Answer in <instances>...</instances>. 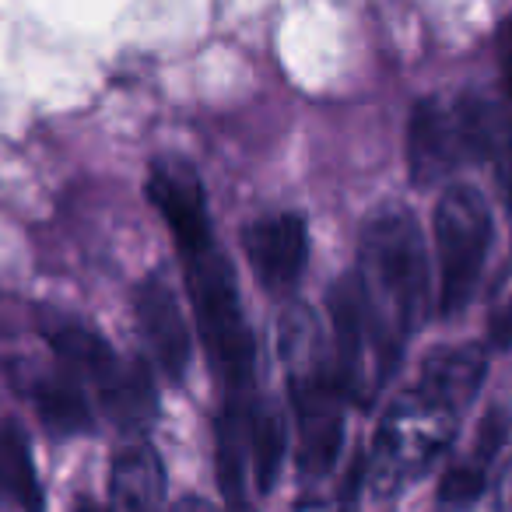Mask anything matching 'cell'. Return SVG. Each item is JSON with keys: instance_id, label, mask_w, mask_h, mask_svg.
Wrapping results in <instances>:
<instances>
[{"instance_id": "cell-9", "label": "cell", "mask_w": 512, "mask_h": 512, "mask_svg": "<svg viewBox=\"0 0 512 512\" xmlns=\"http://www.w3.org/2000/svg\"><path fill=\"white\" fill-rule=\"evenodd\" d=\"M134 316H137V327L144 330V341H148L155 362L172 379L183 376L193 358V337H190V323L183 316V306H179V295L172 288V281L165 278V271H151L137 285Z\"/></svg>"}, {"instance_id": "cell-7", "label": "cell", "mask_w": 512, "mask_h": 512, "mask_svg": "<svg viewBox=\"0 0 512 512\" xmlns=\"http://www.w3.org/2000/svg\"><path fill=\"white\" fill-rule=\"evenodd\" d=\"M148 200L165 218L172 239L183 253L204 249L211 239V221H207V197L200 172L183 155H158L148 165Z\"/></svg>"}, {"instance_id": "cell-23", "label": "cell", "mask_w": 512, "mask_h": 512, "mask_svg": "<svg viewBox=\"0 0 512 512\" xmlns=\"http://www.w3.org/2000/svg\"><path fill=\"white\" fill-rule=\"evenodd\" d=\"M228 512H256V509H253V505H249V502H242V505H232V509H228Z\"/></svg>"}, {"instance_id": "cell-18", "label": "cell", "mask_w": 512, "mask_h": 512, "mask_svg": "<svg viewBox=\"0 0 512 512\" xmlns=\"http://www.w3.org/2000/svg\"><path fill=\"white\" fill-rule=\"evenodd\" d=\"M488 337L495 348H512V288H505L488 313Z\"/></svg>"}, {"instance_id": "cell-3", "label": "cell", "mask_w": 512, "mask_h": 512, "mask_svg": "<svg viewBox=\"0 0 512 512\" xmlns=\"http://www.w3.org/2000/svg\"><path fill=\"white\" fill-rule=\"evenodd\" d=\"M183 267L200 327V348L211 362V372L225 386V397L249 393L256 376V337L242 316L239 285L228 256L207 242L204 249L183 253Z\"/></svg>"}, {"instance_id": "cell-16", "label": "cell", "mask_w": 512, "mask_h": 512, "mask_svg": "<svg viewBox=\"0 0 512 512\" xmlns=\"http://www.w3.org/2000/svg\"><path fill=\"white\" fill-rule=\"evenodd\" d=\"M288 453V418L278 400H253L249 414V477L260 495H271Z\"/></svg>"}, {"instance_id": "cell-15", "label": "cell", "mask_w": 512, "mask_h": 512, "mask_svg": "<svg viewBox=\"0 0 512 512\" xmlns=\"http://www.w3.org/2000/svg\"><path fill=\"white\" fill-rule=\"evenodd\" d=\"M29 400L36 407L39 421L50 428L53 435H85L92 432V404H88L85 390H81L74 372H43L32 379Z\"/></svg>"}, {"instance_id": "cell-4", "label": "cell", "mask_w": 512, "mask_h": 512, "mask_svg": "<svg viewBox=\"0 0 512 512\" xmlns=\"http://www.w3.org/2000/svg\"><path fill=\"white\" fill-rule=\"evenodd\" d=\"M460 414L449 411L435 397L411 386L400 393L379 418L369 460H365V488L372 495L393 498L418 481L435 460L449 449Z\"/></svg>"}, {"instance_id": "cell-19", "label": "cell", "mask_w": 512, "mask_h": 512, "mask_svg": "<svg viewBox=\"0 0 512 512\" xmlns=\"http://www.w3.org/2000/svg\"><path fill=\"white\" fill-rule=\"evenodd\" d=\"M495 46H498V64H502V78H505V88L512 95V15L498 25V36H495Z\"/></svg>"}, {"instance_id": "cell-2", "label": "cell", "mask_w": 512, "mask_h": 512, "mask_svg": "<svg viewBox=\"0 0 512 512\" xmlns=\"http://www.w3.org/2000/svg\"><path fill=\"white\" fill-rule=\"evenodd\" d=\"M281 358L288 369V400L299 432V474L327 477L344 449V390L337 383L334 355L320 334V323L302 302L288 306L278 323Z\"/></svg>"}, {"instance_id": "cell-13", "label": "cell", "mask_w": 512, "mask_h": 512, "mask_svg": "<svg viewBox=\"0 0 512 512\" xmlns=\"http://www.w3.org/2000/svg\"><path fill=\"white\" fill-rule=\"evenodd\" d=\"M505 442V421L498 411H488L477 428V439L470 446L467 456H460L456 463H449L446 474L439 477V488H435V502L439 509L460 512L470 509L474 502H481V495L488 491V467L498 456Z\"/></svg>"}, {"instance_id": "cell-10", "label": "cell", "mask_w": 512, "mask_h": 512, "mask_svg": "<svg viewBox=\"0 0 512 512\" xmlns=\"http://www.w3.org/2000/svg\"><path fill=\"white\" fill-rule=\"evenodd\" d=\"M43 323V337L53 348V355L67 365V372H74L78 379L95 386V393H102L123 369V358L116 355V348L92 327V323L78 320L71 313L60 309H43L39 313Z\"/></svg>"}, {"instance_id": "cell-11", "label": "cell", "mask_w": 512, "mask_h": 512, "mask_svg": "<svg viewBox=\"0 0 512 512\" xmlns=\"http://www.w3.org/2000/svg\"><path fill=\"white\" fill-rule=\"evenodd\" d=\"M484 376H488V355L481 344H442L428 351L414 386L446 404L449 411L463 414L481 393Z\"/></svg>"}, {"instance_id": "cell-6", "label": "cell", "mask_w": 512, "mask_h": 512, "mask_svg": "<svg viewBox=\"0 0 512 512\" xmlns=\"http://www.w3.org/2000/svg\"><path fill=\"white\" fill-rule=\"evenodd\" d=\"M439 260V316H460L481 285L491 249V207L477 186H446L432 214Z\"/></svg>"}, {"instance_id": "cell-21", "label": "cell", "mask_w": 512, "mask_h": 512, "mask_svg": "<svg viewBox=\"0 0 512 512\" xmlns=\"http://www.w3.org/2000/svg\"><path fill=\"white\" fill-rule=\"evenodd\" d=\"M495 505H498V512H512V460H509V467L502 470V477H498Z\"/></svg>"}, {"instance_id": "cell-20", "label": "cell", "mask_w": 512, "mask_h": 512, "mask_svg": "<svg viewBox=\"0 0 512 512\" xmlns=\"http://www.w3.org/2000/svg\"><path fill=\"white\" fill-rule=\"evenodd\" d=\"M165 512H218V505L207 502V498H200V495H183V498H176Z\"/></svg>"}, {"instance_id": "cell-1", "label": "cell", "mask_w": 512, "mask_h": 512, "mask_svg": "<svg viewBox=\"0 0 512 512\" xmlns=\"http://www.w3.org/2000/svg\"><path fill=\"white\" fill-rule=\"evenodd\" d=\"M355 274L365 299L372 362H376L379 383H386L428 299L425 235L411 207L379 204L365 214L362 232H358Z\"/></svg>"}, {"instance_id": "cell-12", "label": "cell", "mask_w": 512, "mask_h": 512, "mask_svg": "<svg viewBox=\"0 0 512 512\" xmlns=\"http://www.w3.org/2000/svg\"><path fill=\"white\" fill-rule=\"evenodd\" d=\"M165 463L144 439L116 449L109 467V512H165Z\"/></svg>"}, {"instance_id": "cell-5", "label": "cell", "mask_w": 512, "mask_h": 512, "mask_svg": "<svg viewBox=\"0 0 512 512\" xmlns=\"http://www.w3.org/2000/svg\"><path fill=\"white\" fill-rule=\"evenodd\" d=\"M502 141L495 106L481 95H467L453 106L418 99L407 120V169L418 186L439 183L467 158H491Z\"/></svg>"}, {"instance_id": "cell-14", "label": "cell", "mask_w": 512, "mask_h": 512, "mask_svg": "<svg viewBox=\"0 0 512 512\" xmlns=\"http://www.w3.org/2000/svg\"><path fill=\"white\" fill-rule=\"evenodd\" d=\"M0 498H8L22 512H46L32 442L18 418H0Z\"/></svg>"}, {"instance_id": "cell-22", "label": "cell", "mask_w": 512, "mask_h": 512, "mask_svg": "<svg viewBox=\"0 0 512 512\" xmlns=\"http://www.w3.org/2000/svg\"><path fill=\"white\" fill-rule=\"evenodd\" d=\"M74 512H109L102 502H95L92 495H78V502H74Z\"/></svg>"}, {"instance_id": "cell-17", "label": "cell", "mask_w": 512, "mask_h": 512, "mask_svg": "<svg viewBox=\"0 0 512 512\" xmlns=\"http://www.w3.org/2000/svg\"><path fill=\"white\" fill-rule=\"evenodd\" d=\"M99 404L123 432H144L158 414V390L144 358H123V369L106 390L99 393Z\"/></svg>"}, {"instance_id": "cell-8", "label": "cell", "mask_w": 512, "mask_h": 512, "mask_svg": "<svg viewBox=\"0 0 512 512\" xmlns=\"http://www.w3.org/2000/svg\"><path fill=\"white\" fill-rule=\"evenodd\" d=\"M242 249L256 278L271 292H285L302 278L309 264V225L299 211H271L246 221Z\"/></svg>"}]
</instances>
